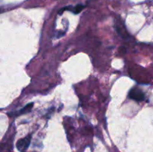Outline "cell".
<instances>
[{
	"mask_svg": "<svg viewBox=\"0 0 153 152\" xmlns=\"http://www.w3.org/2000/svg\"><path fill=\"white\" fill-rule=\"evenodd\" d=\"M129 97L131 99H134L135 101H143L144 100V93L140 90L139 88L134 87L132 88L131 89V91L129 92Z\"/></svg>",
	"mask_w": 153,
	"mask_h": 152,
	"instance_id": "1",
	"label": "cell"
},
{
	"mask_svg": "<svg viewBox=\"0 0 153 152\" xmlns=\"http://www.w3.org/2000/svg\"><path fill=\"white\" fill-rule=\"evenodd\" d=\"M33 107V103H30V104H28L25 105V107H24L23 108L21 109L20 110H19V111L16 112V113H15L14 115H13V116H18V115H21V114H24V113H28V112H29L30 110L32 109Z\"/></svg>",
	"mask_w": 153,
	"mask_h": 152,
	"instance_id": "3",
	"label": "cell"
},
{
	"mask_svg": "<svg viewBox=\"0 0 153 152\" xmlns=\"http://www.w3.org/2000/svg\"><path fill=\"white\" fill-rule=\"evenodd\" d=\"M31 136H27L26 137L23 139H21L16 143V147L19 151L25 150L28 147L31 142Z\"/></svg>",
	"mask_w": 153,
	"mask_h": 152,
	"instance_id": "2",
	"label": "cell"
}]
</instances>
